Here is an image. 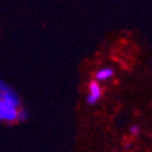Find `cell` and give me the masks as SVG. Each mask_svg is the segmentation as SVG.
Masks as SVG:
<instances>
[{
	"instance_id": "obj_1",
	"label": "cell",
	"mask_w": 152,
	"mask_h": 152,
	"mask_svg": "<svg viewBox=\"0 0 152 152\" xmlns=\"http://www.w3.org/2000/svg\"><path fill=\"white\" fill-rule=\"evenodd\" d=\"M17 111L18 108H15L6 102H4L3 100H0V121L14 123L17 122Z\"/></svg>"
},
{
	"instance_id": "obj_2",
	"label": "cell",
	"mask_w": 152,
	"mask_h": 152,
	"mask_svg": "<svg viewBox=\"0 0 152 152\" xmlns=\"http://www.w3.org/2000/svg\"><path fill=\"white\" fill-rule=\"evenodd\" d=\"M1 94H3L1 95V100L4 101V102H6L7 105L15 107V108H20L21 107V99H20V96L17 95V93L14 89L7 88V89Z\"/></svg>"
},
{
	"instance_id": "obj_3",
	"label": "cell",
	"mask_w": 152,
	"mask_h": 152,
	"mask_svg": "<svg viewBox=\"0 0 152 152\" xmlns=\"http://www.w3.org/2000/svg\"><path fill=\"white\" fill-rule=\"evenodd\" d=\"M101 94H102V89H101L99 82L91 80L90 84H89V95H88V97H86L88 104L89 105H95L100 100Z\"/></svg>"
},
{
	"instance_id": "obj_4",
	"label": "cell",
	"mask_w": 152,
	"mask_h": 152,
	"mask_svg": "<svg viewBox=\"0 0 152 152\" xmlns=\"http://www.w3.org/2000/svg\"><path fill=\"white\" fill-rule=\"evenodd\" d=\"M113 75V69L105 67V68H101L95 73V78L96 82H104V80H108L110 78H112Z\"/></svg>"
},
{
	"instance_id": "obj_5",
	"label": "cell",
	"mask_w": 152,
	"mask_h": 152,
	"mask_svg": "<svg viewBox=\"0 0 152 152\" xmlns=\"http://www.w3.org/2000/svg\"><path fill=\"white\" fill-rule=\"evenodd\" d=\"M28 117H29L28 110L21 106V107L18 108V111H17V121H18V122H24V121L28 119Z\"/></svg>"
},
{
	"instance_id": "obj_6",
	"label": "cell",
	"mask_w": 152,
	"mask_h": 152,
	"mask_svg": "<svg viewBox=\"0 0 152 152\" xmlns=\"http://www.w3.org/2000/svg\"><path fill=\"white\" fill-rule=\"evenodd\" d=\"M130 134L134 135V136L139 135V134H140V128H139L137 125H132L130 126Z\"/></svg>"
},
{
	"instance_id": "obj_7",
	"label": "cell",
	"mask_w": 152,
	"mask_h": 152,
	"mask_svg": "<svg viewBox=\"0 0 152 152\" xmlns=\"http://www.w3.org/2000/svg\"><path fill=\"white\" fill-rule=\"evenodd\" d=\"M124 147H125V148H126V150H128V148H129V147H130V145H129V144H126V145H125V146H124Z\"/></svg>"
},
{
	"instance_id": "obj_8",
	"label": "cell",
	"mask_w": 152,
	"mask_h": 152,
	"mask_svg": "<svg viewBox=\"0 0 152 152\" xmlns=\"http://www.w3.org/2000/svg\"><path fill=\"white\" fill-rule=\"evenodd\" d=\"M1 95H3V94H1V91H0V100H1Z\"/></svg>"
}]
</instances>
